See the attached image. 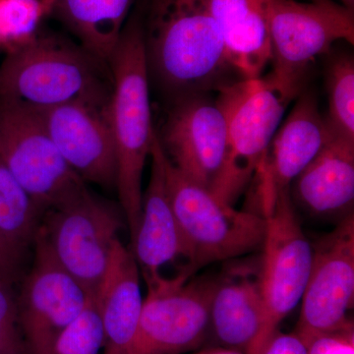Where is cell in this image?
Masks as SVG:
<instances>
[{"mask_svg":"<svg viewBox=\"0 0 354 354\" xmlns=\"http://www.w3.org/2000/svg\"><path fill=\"white\" fill-rule=\"evenodd\" d=\"M142 28L150 81L169 102L241 80L207 0H147Z\"/></svg>","mask_w":354,"mask_h":354,"instance_id":"obj_1","label":"cell"},{"mask_svg":"<svg viewBox=\"0 0 354 354\" xmlns=\"http://www.w3.org/2000/svg\"><path fill=\"white\" fill-rule=\"evenodd\" d=\"M109 64L113 77L109 120L115 147V189L132 242L141 218L144 167L157 133L152 121L141 13L130 15Z\"/></svg>","mask_w":354,"mask_h":354,"instance_id":"obj_2","label":"cell"},{"mask_svg":"<svg viewBox=\"0 0 354 354\" xmlns=\"http://www.w3.org/2000/svg\"><path fill=\"white\" fill-rule=\"evenodd\" d=\"M113 90L109 64L78 41L41 31L7 53L0 64V99L31 109L71 102L108 106Z\"/></svg>","mask_w":354,"mask_h":354,"instance_id":"obj_3","label":"cell"},{"mask_svg":"<svg viewBox=\"0 0 354 354\" xmlns=\"http://www.w3.org/2000/svg\"><path fill=\"white\" fill-rule=\"evenodd\" d=\"M167 192L183 241L186 271L235 260L262 248L266 223L256 212L237 211L191 180L165 157Z\"/></svg>","mask_w":354,"mask_h":354,"instance_id":"obj_4","label":"cell"},{"mask_svg":"<svg viewBox=\"0 0 354 354\" xmlns=\"http://www.w3.org/2000/svg\"><path fill=\"white\" fill-rule=\"evenodd\" d=\"M227 120V156L212 193L234 206L255 176L295 95L271 75L241 79L216 90Z\"/></svg>","mask_w":354,"mask_h":354,"instance_id":"obj_5","label":"cell"},{"mask_svg":"<svg viewBox=\"0 0 354 354\" xmlns=\"http://www.w3.org/2000/svg\"><path fill=\"white\" fill-rule=\"evenodd\" d=\"M272 72L279 85L297 97L305 73L337 41L354 44V10L334 0H270Z\"/></svg>","mask_w":354,"mask_h":354,"instance_id":"obj_6","label":"cell"},{"mask_svg":"<svg viewBox=\"0 0 354 354\" xmlns=\"http://www.w3.org/2000/svg\"><path fill=\"white\" fill-rule=\"evenodd\" d=\"M122 209L90 190L46 209L37 234L70 276L88 293H95L108 267Z\"/></svg>","mask_w":354,"mask_h":354,"instance_id":"obj_7","label":"cell"},{"mask_svg":"<svg viewBox=\"0 0 354 354\" xmlns=\"http://www.w3.org/2000/svg\"><path fill=\"white\" fill-rule=\"evenodd\" d=\"M266 230L259 279L264 302L262 329L250 354H257L304 297L313 261V246L305 236L290 191L261 212Z\"/></svg>","mask_w":354,"mask_h":354,"instance_id":"obj_8","label":"cell"},{"mask_svg":"<svg viewBox=\"0 0 354 354\" xmlns=\"http://www.w3.org/2000/svg\"><path fill=\"white\" fill-rule=\"evenodd\" d=\"M216 277H194L181 270L146 281L138 329L127 354H183L199 348L209 329Z\"/></svg>","mask_w":354,"mask_h":354,"instance_id":"obj_9","label":"cell"},{"mask_svg":"<svg viewBox=\"0 0 354 354\" xmlns=\"http://www.w3.org/2000/svg\"><path fill=\"white\" fill-rule=\"evenodd\" d=\"M0 157L43 212L87 189L58 152L36 113L0 99Z\"/></svg>","mask_w":354,"mask_h":354,"instance_id":"obj_10","label":"cell"},{"mask_svg":"<svg viewBox=\"0 0 354 354\" xmlns=\"http://www.w3.org/2000/svg\"><path fill=\"white\" fill-rule=\"evenodd\" d=\"M312 246L311 271L295 330L307 346L353 324L348 313L354 301L353 213Z\"/></svg>","mask_w":354,"mask_h":354,"instance_id":"obj_11","label":"cell"},{"mask_svg":"<svg viewBox=\"0 0 354 354\" xmlns=\"http://www.w3.org/2000/svg\"><path fill=\"white\" fill-rule=\"evenodd\" d=\"M34 245V264L17 295L21 330L27 354H55L58 337L92 293L59 265L41 235Z\"/></svg>","mask_w":354,"mask_h":354,"instance_id":"obj_12","label":"cell"},{"mask_svg":"<svg viewBox=\"0 0 354 354\" xmlns=\"http://www.w3.org/2000/svg\"><path fill=\"white\" fill-rule=\"evenodd\" d=\"M158 137L171 164L212 192L227 156V120L216 100L201 93L171 102Z\"/></svg>","mask_w":354,"mask_h":354,"instance_id":"obj_13","label":"cell"},{"mask_svg":"<svg viewBox=\"0 0 354 354\" xmlns=\"http://www.w3.org/2000/svg\"><path fill=\"white\" fill-rule=\"evenodd\" d=\"M32 109L66 164L84 183L115 189L116 155L109 104L71 102Z\"/></svg>","mask_w":354,"mask_h":354,"instance_id":"obj_14","label":"cell"},{"mask_svg":"<svg viewBox=\"0 0 354 354\" xmlns=\"http://www.w3.org/2000/svg\"><path fill=\"white\" fill-rule=\"evenodd\" d=\"M333 138L315 94L302 91L254 176L261 212L272 206L279 194L290 191L291 183Z\"/></svg>","mask_w":354,"mask_h":354,"instance_id":"obj_15","label":"cell"},{"mask_svg":"<svg viewBox=\"0 0 354 354\" xmlns=\"http://www.w3.org/2000/svg\"><path fill=\"white\" fill-rule=\"evenodd\" d=\"M150 157V179L142 197L138 230L131 242V252L145 281L160 277L162 266L183 256V241L167 192L165 156L158 132Z\"/></svg>","mask_w":354,"mask_h":354,"instance_id":"obj_16","label":"cell"},{"mask_svg":"<svg viewBox=\"0 0 354 354\" xmlns=\"http://www.w3.org/2000/svg\"><path fill=\"white\" fill-rule=\"evenodd\" d=\"M95 298L104 328L102 354H127L138 329L144 298L138 264L120 239L114 242Z\"/></svg>","mask_w":354,"mask_h":354,"instance_id":"obj_17","label":"cell"},{"mask_svg":"<svg viewBox=\"0 0 354 354\" xmlns=\"http://www.w3.org/2000/svg\"><path fill=\"white\" fill-rule=\"evenodd\" d=\"M237 266L216 277L209 309V328L223 348L250 354L262 329L264 302L259 272Z\"/></svg>","mask_w":354,"mask_h":354,"instance_id":"obj_18","label":"cell"},{"mask_svg":"<svg viewBox=\"0 0 354 354\" xmlns=\"http://www.w3.org/2000/svg\"><path fill=\"white\" fill-rule=\"evenodd\" d=\"M293 198L310 215L353 213L354 144L333 138L295 179Z\"/></svg>","mask_w":354,"mask_h":354,"instance_id":"obj_19","label":"cell"},{"mask_svg":"<svg viewBox=\"0 0 354 354\" xmlns=\"http://www.w3.org/2000/svg\"><path fill=\"white\" fill-rule=\"evenodd\" d=\"M228 60L242 79L262 77L271 64L270 0H207Z\"/></svg>","mask_w":354,"mask_h":354,"instance_id":"obj_20","label":"cell"},{"mask_svg":"<svg viewBox=\"0 0 354 354\" xmlns=\"http://www.w3.org/2000/svg\"><path fill=\"white\" fill-rule=\"evenodd\" d=\"M139 0H51V16L86 50L109 64Z\"/></svg>","mask_w":354,"mask_h":354,"instance_id":"obj_21","label":"cell"},{"mask_svg":"<svg viewBox=\"0 0 354 354\" xmlns=\"http://www.w3.org/2000/svg\"><path fill=\"white\" fill-rule=\"evenodd\" d=\"M43 209L37 206L0 157V230L26 254L34 245Z\"/></svg>","mask_w":354,"mask_h":354,"instance_id":"obj_22","label":"cell"},{"mask_svg":"<svg viewBox=\"0 0 354 354\" xmlns=\"http://www.w3.org/2000/svg\"><path fill=\"white\" fill-rule=\"evenodd\" d=\"M329 113L325 118L335 138L354 144V60L341 53L330 59L326 74Z\"/></svg>","mask_w":354,"mask_h":354,"instance_id":"obj_23","label":"cell"},{"mask_svg":"<svg viewBox=\"0 0 354 354\" xmlns=\"http://www.w3.org/2000/svg\"><path fill=\"white\" fill-rule=\"evenodd\" d=\"M51 7V0H0V48L8 53L34 38Z\"/></svg>","mask_w":354,"mask_h":354,"instance_id":"obj_24","label":"cell"},{"mask_svg":"<svg viewBox=\"0 0 354 354\" xmlns=\"http://www.w3.org/2000/svg\"><path fill=\"white\" fill-rule=\"evenodd\" d=\"M104 344L102 319L92 293L80 315L58 337L55 354H101Z\"/></svg>","mask_w":354,"mask_h":354,"instance_id":"obj_25","label":"cell"},{"mask_svg":"<svg viewBox=\"0 0 354 354\" xmlns=\"http://www.w3.org/2000/svg\"><path fill=\"white\" fill-rule=\"evenodd\" d=\"M13 285L0 278V354H27Z\"/></svg>","mask_w":354,"mask_h":354,"instance_id":"obj_26","label":"cell"},{"mask_svg":"<svg viewBox=\"0 0 354 354\" xmlns=\"http://www.w3.org/2000/svg\"><path fill=\"white\" fill-rule=\"evenodd\" d=\"M308 354H354L353 324L308 344Z\"/></svg>","mask_w":354,"mask_h":354,"instance_id":"obj_27","label":"cell"},{"mask_svg":"<svg viewBox=\"0 0 354 354\" xmlns=\"http://www.w3.org/2000/svg\"><path fill=\"white\" fill-rule=\"evenodd\" d=\"M25 254L15 248L0 230V278L15 283L22 272Z\"/></svg>","mask_w":354,"mask_h":354,"instance_id":"obj_28","label":"cell"},{"mask_svg":"<svg viewBox=\"0 0 354 354\" xmlns=\"http://www.w3.org/2000/svg\"><path fill=\"white\" fill-rule=\"evenodd\" d=\"M257 354H308V346L295 332L285 334L278 330Z\"/></svg>","mask_w":354,"mask_h":354,"instance_id":"obj_29","label":"cell"},{"mask_svg":"<svg viewBox=\"0 0 354 354\" xmlns=\"http://www.w3.org/2000/svg\"><path fill=\"white\" fill-rule=\"evenodd\" d=\"M195 354H244L241 351H234V349H230L227 348H211L202 349V351H198Z\"/></svg>","mask_w":354,"mask_h":354,"instance_id":"obj_30","label":"cell"},{"mask_svg":"<svg viewBox=\"0 0 354 354\" xmlns=\"http://www.w3.org/2000/svg\"><path fill=\"white\" fill-rule=\"evenodd\" d=\"M310 1H318V0H310ZM334 1L339 2L342 6L348 7V8L354 10V0H334Z\"/></svg>","mask_w":354,"mask_h":354,"instance_id":"obj_31","label":"cell"}]
</instances>
